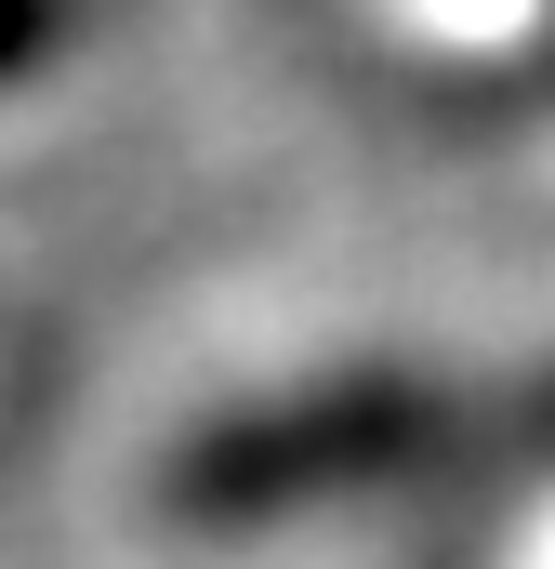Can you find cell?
<instances>
[{
  "mask_svg": "<svg viewBox=\"0 0 555 569\" xmlns=\"http://www.w3.org/2000/svg\"><path fill=\"white\" fill-rule=\"evenodd\" d=\"M463 437V398L436 371H317V385H278L239 398L172 450L159 503L185 530H278V517H317V503H357L384 477H411Z\"/></svg>",
  "mask_w": 555,
  "mask_h": 569,
  "instance_id": "cell-1",
  "label": "cell"
},
{
  "mask_svg": "<svg viewBox=\"0 0 555 569\" xmlns=\"http://www.w3.org/2000/svg\"><path fill=\"white\" fill-rule=\"evenodd\" d=\"M67 27H80V0H0V80H27Z\"/></svg>",
  "mask_w": 555,
  "mask_h": 569,
  "instance_id": "cell-2",
  "label": "cell"
},
{
  "mask_svg": "<svg viewBox=\"0 0 555 569\" xmlns=\"http://www.w3.org/2000/svg\"><path fill=\"white\" fill-rule=\"evenodd\" d=\"M490 437H503V450H543V463H555V371H543V385H516V398L490 411Z\"/></svg>",
  "mask_w": 555,
  "mask_h": 569,
  "instance_id": "cell-3",
  "label": "cell"
}]
</instances>
